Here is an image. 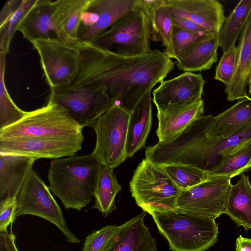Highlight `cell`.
Segmentation results:
<instances>
[{
    "mask_svg": "<svg viewBox=\"0 0 251 251\" xmlns=\"http://www.w3.org/2000/svg\"><path fill=\"white\" fill-rule=\"evenodd\" d=\"M169 11L186 18L217 35L226 17L223 5L216 0H162Z\"/></svg>",
    "mask_w": 251,
    "mask_h": 251,
    "instance_id": "obj_15",
    "label": "cell"
},
{
    "mask_svg": "<svg viewBox=\"0 0 251 251\" xmlns=\"http://www.w3.org/2000/svg\"><path fill=\"white\" fill-rule=\"evenodd\" d=\"M248 169H250L251 168V161L248 166Z\"/></svg>",
    "mask_w": 251,
    "mask_h": 251,
    "instance_id": "obj_42",
    "label": "cell"
},
{
    "mask_svg": "<svg viewBox=\"0 0 251 251\" xmlns=\"http://www.w3.org/2000/svg\"><path fill=\"white\" fill-rule=\"evenodd\" d=\"M37 0H24L18 9L6 21L0 25V52L7 55L15 33L25 15Z\"/></svg>",
    "mask_w": 251,
    "mask_h": 251,
    "instance_id": "obj_32",
    "label": "cell"
},
{
    "mask_svg": "<svg viewBox=\"0 0 251 251\" xmlns=\"http://www.w3.org/2000/svg\"><path fill=\"white\" fill-rule=\"evenodd\" d=\"M237 61V49L236 46L223 52L216 67L214 79L223 82L225 87L228 86L235 73Z\"/></svg>",
    "mask_w": 251,
    "mask_h": 251,
    "instance_id": "obj_35",
    "label": "cell"
},
{
    "mask_svg": "<svg viewBox=\"0 0 251 251\" xmlns=\"http://www.w3.org/2000/svg\"><path fill=\"white\" fill-rule=\"evenodd\" d=\"M231 178L226 176L210 177L206 181L182 191L177 209L216 219L226 214Z\"/></svg>",
    "mask_w": 251,
    "mask_h": 251,
    "instance_id": "obj_10",
    "label": "cell"
},
{
    "mask_svg": "<svg viewBox=\"0 0 251 251\" xmlns=\"http://www.w3.org/2000/svg\"><path fill=\"white\" fill-rule=\"evenodd\" d=\"M235 251H251V239L239 235L236 240Z\"/></svg>",
    "mask_w": 251,
    "mask_h": 251,
    "instance_id": "obj_40",
    "label": "cell"
},
{
    "mask_svg": "<svg viewBox=\"0 0 251 251\" xmlns=\"http://www.w3.org/2000/svg\"><path fill=\"white\" fill-rule=\"evenodd\" d=\"M151 91L140 100L130 113L127 128L126 152L131 157L145 146L152 123Z\"/></svg>",
    "mask_w": 251,
    "mask_h": 251,
    "instance_id": "obj_21",
    "label": "cell"
},
{
    "mask_svg": "<svg viewBox=\"0 0 251 251\" xmlns=\"http://www.w3.org/2000/svg\"><path fill=\"white\" fill-rule=\"evenodd\" d=\"M151 37L149 19L142 11L133 9L90 44L118 55L134 56L152 51Z\"/></svg>",
    "mask_w": 251,
    "mask_h": 251,
    "instance_id": "obj_6",
    "label": "cell"
},
{
    "mask_svg": "<svg viewBox=\"0 0 251 251\" xmlns=\"http://www.w3.org/2000/svg\"><path fill=\"white\" fill-rule=\"evenodd\" d=\"M83 140L84 136L0 139V153L23 155L37 159H56L75 155L81 149Z\"/></svg>",
    "mask_w": 251,
    "mask_h": 251,
    "instance_id": "obj_13",
    "label": "cell"
},
{
    "mask_svg": "<svg viewBox=\"0 0 251 251\" xmlns=\"http://www.w3.org/2000/svg\"><path fill=\"white\" fill-rule=\"evenodd\" d=\"M219 36L210 35L186 48L176 58V66L185 72L209 70L217 61Z\"/></svg>",
    "mask_w": 251,
    "mask_h": 251,
    "instance_id": "obj_22",
    "label": "cell"
},
{
    "mask_svg": "<svg viewBox=\"0 0 251 251\" xmlns=\"http://www.w3.org/2000/svg\"><path fill=\"white\" fill-rule=\"evenodd\" d=\"M120 228V226L108 225L94 230L86 237L82 251H103Z\"/></svg>",
    "mask_w": 251,
    "mask_h": 251,
    "instance_id": "obj_34",
    "label": "cell"
},
{
    "mask_svg": "<svg viewBox=\"0 0 251 251\" xmlns=\"http://www.w3.org/2000/svg\"><path fill=\"white\" fill-rule=\"evenodd\" d=\"M210 35H212L185 30L174 25L172 47L170 51L165 54L171 59H176L190 45Z\"/></svg>",
    "mask_w": 251,
    "mask_h": 251,
    "instance_id": "obj_33",
    "label": "cell"
},
{
    "mask_svg": "<svg viewBox=\"0 0 251 251\" xmlns=\"http://www.w3.org/2000/svg\"><path fill=\"white\" fill-rule=\"evenodd\" d=\"M150 215L172 251H205L217 241L214 219L177 209Z\"/></svg>",
    "mask_w": 251,
    "mask_h": 251,
    "instance_id": "obj_3",
    "label": "cell"
},
{
    "mask_svg": "<svg viewBox=\"0 0 251 251\" xmlns=\"http://www.w3.org/2000/svg\"><path fill=\"white\" fill-rule=\"evenodd\" d=\"M134 0H90L83 12L78 42L91 43L133 9Z\"/></svg>",
    "mask_w": 251,
    "mask_h": 251,
    "instance_id": "obj_14",
    "label": "cell"
},
{
    "mask_svg": "<svg viewBox=\"0 0 251 251\" xmlns=\"http://www.w3.org/2000/svg\"><path fill=\"white\" fill-rule=\"evenodd\" d=\"M251 12V0H241L223 24L218 34L219 47L224 52L235 46Z\"/></svg>",
    "mask_w": 251,
    "mask_h": 251,
    "instance_id": "obj_27",
    "label": "cell"
},
{
    "mask_svg": "<svg viewBox=\"0 0 251 251\" xmlns=\"http://www.w3.org/2000/svg\"><path fill=\"white\" fill-rule=\"evenodd\" d=\"M129 188L137 205L149 214L176 209L182 192L162 165L146 158L136 169Z\"/></svg>",
    "mask_w": 251,
    "mask_h": 251,
    "instance_id": "obj_4",
    "label": "cell"
},
{
    "mask_svg": "<svg viewBox=\"0 0 251 251\" xmlns=\"http://www.w3.org/2000/svg\"><path fill=\"white\" fill-rule=\"evenodd\" d=\"M90 0L54 1V19L60 40L75 45L78 42V32L81 16Z\"/></svg>",
    "mask_w": 251,
    "mask_h": 251,
    "instance_id": "obj_23",
    "label": "cell"
},
{
    "mask_svg": "<svg viewBox=\"0 0 251 251\" xmlns=\"http://www.w3.org/2000/svg\"><path fill=\"white\" fill-rule=\"evenodd\" d=\"M170 14L174 25H176L182 29L189 31L209 34L203 28L195 24L193 22L171 12Z\"/></svg>",
    "mask_w": 251,
    "mask_h": 251,
    "instance_id": "obj_37",
    "label": "cell"
},
{
    "mask_svg": "<svg viewBox=\"0 0 251 251\" xmlns=\"http://www.w3.org/2000/svg\"><path fill=\"white\" fill-rule=\"evenodd\" d=\"M175 184L182 191L188 190L207 180L208 171L185 164L161 165Z\"/></svg>",
    "mask_w": 251,
    "mask_h": 251,
    "instance_id": "obj_30",
    "label": "cell"
},
{
    "mask_svg": "<svg viewBox=\"0 0 251 251\" xmlns=\"http://www.w3.org/2000/svg\"><path fill=\"white\" fill-rule=\"evenodd\" d=\"M130 113L115 105L95 121L96 135L92 153L102 165L115 168L127 158L126 145Z\"/></svg>",
    "mask_w": 251,
    "mask_h": 251,
    "instance_id": "obj_7",
    "label": "cell"
},
{
    "mask_svg": "<svg viewBox=\"0 0 251 251\" xmlns=\"http://www.w3.org/2000/svg\"><path fill=\"white\" fill-rule=\"evenodd\" d=\"M248 86L249 87V94L251 95V71L248 80Z\"/></svg>",
    "mask_w": 251,
    "mask_h": 251,
    "instance_id": "obj_41",
    "label": "cell"
},
{
    "mask_svg": "<svg viewBox=\"0 0 251 251\" xmlns=\"http://www.w3.org/2000/svg\"><path fill=\"white\" fill-rule=\"evenodd\" d=\"M80 55L77 75L62 91L80 87L101 88L118 105L130 113L142 98L173 70L174 61L155 50L125 56L90 43L75 44Z\"/></svg>",
    "mask_w": 251,
    "mask_h": 251,
    "instance_id": "obj_1",
    "label": "cell"
},
{
    "mask_svg": "<svg viewBox=\"0 0 251 251\" xmlns=\"http://www.w3.org/2000/svg\"><path fill=\"white\" fill-rule=\"evenodd\" d=\"M226 214L246 231L251 229V184L249 176L243 173L237 183L231 185Z\"/></svg>",
    "mask_w": 251,
    "mask_h": 251,
    "instance_id": "obj_25",
    "label": "cell"
},
{
    "mask_svg": "<svg viewBox=\"0 0 251 251\" xmlns=\"http://www.w3.org/2000/svg\"><path fill=\"white\" fill-rule=\"evenodd\" d=\"M236 47L235 72L230 83L225 89L226 100L229 101L248 97L247 86L251 71V12L240 33Z\"/></svg>",
    "mask_w": 251,
    "mask_h": 251,
    "instance_id": "obj_20",
    "label": "cell"
},
{
    "mask_svg": "<svg viewBox=\"0 0 251 251\" xmlns=\"http://www.w3.org/2000/svg\"><path fill=\"white\" fill-rule=\"evenodd\" d=\"M143 212L120 225L103 251H157V242L145 224Z\"/></svg>",
    "mask_w": 251,
    "mask_h": 251,
    "instance_id": "obj_16",
    "label": "cell"
},
{
    "mask_svg": "<svg viewBox=\"0 0 251 251\" xmlns=\"http://www.w3.org/2000/svg\"><path fill=\"white\" fill-rule=\"evenodd\" d=\"M205 83L201 73L185 72L161 81L152 92L153 102L161 113L177 112L202 100Z\"/></svg>",
    "mask_w": 251,
    "mask_h": 251,
    "instance_id": "obj_12",
    "label": "cell"
},
{
    "mask_svg": "<svg viewBox=\"0 0 251 251\" xmlns=\"http://www.w3.org/2000/svg\"><path fill=\"white\" fill-rule=\"evenodd\" d=\"M17 197H11L0 201V232L7 231V227L16 218Z\"/></svg>",
    "mask_w": 251,
    "mask_h": 251,
    "instance_id": "obj_36",
    "label": "cell"
},
{
    "mask_svg": "<svg viewBox=\"0 0 251 251\" xmlns=\"http://www.w3.org/2000/svg\"><path fill=\"white\" fill-rule=\"evenodd\" d=\"M251 126V98L239 99L232 106L212 116L206 130L214 138H227Z\"/></svg>",
    "mask_w": 251,
    "mask_h": 251,
    "instance_id": "obj_17",
    "label": "cell"
},
{
    "mask_svg": "<svg viewBox=\"0 0 251 251\" xmlns=\"http://www.w3.org/2000/svg\"><path fill=\"white\" fill-rule=\"evenodd\" d=\"M6 55L0 52V130L18 122L27 113L13 101L5 83Z\"/></svg>",
    "mask_w": 251,
    "mask_h": 251,
    "instance_id": "obj_29",
    "label": "cell"
},
{
    "mask_svg": "<svg viewBox=\"0 0 251 251\" xmlns=\"http://www.w3.org/2000/svg\"><path fill=\"white\" fill-rule=\"evenodd\" d=\"M54 11V1L37 0L21 22L18 30L30 43L38 39L60 40L55 24Z\"/></svg>",
    "mask_w": 251,
    "mask_h": 251,
    "instance_id": "obj_18",
    "label": "cell"
},
{
    "mask_svg": "<svg viewBox=\"0 0 251 251\" xmlns=\"http://www.w3.org/2000/svg\"><path fill=\"white\" fill-rule=\"evenodd\" d=\"M31 43L40 57L50 90L69 86L79 71L80 55L76 46L57 38L38 39Z\"/></svg>",
    "mask_w": 251,
    "mask_h": 251,
    "instance_id": "obj_8",
    "label": "cell"
},
{
    "mask_svg": "<svg viewBox=\"0 0 251 251\" xmlns=\"http://www.w3.org/2000/svg\"><path fill=\"white\" fill-rule=\"evenodd\" d=\"M0 251H19L16 244L15 235L11 231L0 232Z\"/></svg>",
    "mask_w": 251,
    "mask_h": 251,
    "instance_id": "obj_39",
    "label": "cell"
},
{
    "mask_svg": "<svg viewBox=\"0 0 251 251\" xmlns=\"http://www.w3.org/2000/svg\"><path fill=\"white\" fill-rule=\"evenodd\" d=\"M37 158L0 153V201L17 197Z\"/></svg>",
    "mask_w": 251,
    "mask_h": 251,
    "instance_id": "obj_19",
    "label": "cell"
},
{
    "mask_svg": "<svg viewBox=\"0 0 251 251\" xmlns=\"http://www.w3.org/2000/svg\"><path fill=\"white\" fill-rule=\"evenodd\" d=\"M24 0H9L3 6L0 13V25L4 24L20 7Z\"/></svg>",
    "mask_w": 251,
    "mask_h": 251,
    "instance_id": "obj_38",
    "label": "cell"
},
{
    "mask_svg": "<svg viewBox=\"0 0 251 251\" xmlns=\"http://www.w3.org/2000/svg\"><path fill=\"white\" fill-rule=\"evenodd\" d=\"M101 165L92 153L53 159L48 172L50 190L66 208L80 211L94 197Z\"/></svg>",
    "mask_w": 251,
    "mask_h": 251,
    "instance_id": "obj_2",
    "label": "cell"
},
{
    "mask_svg": "<svg viewBox=\"0 0 251 251\" xmlns=\"http://www.w3.org/2000/svg\"><path fill=\"white\" fill-rule=\"evenodd\" d=\"M83 127L64 107L48 101L31 111L20 121L0 130V139L35 137L72 138L83 136Z\"/></svg>",
    "mask_w": 251,
    "mask_h": 251,
    "instance_id": "obj_5",
    "label": "cell"
},
{
    "mask_svg": "<svg viewBox=\"0 0 251 251\" xmlns=\"http://www.w3.org/2000/svg\"><path fill=\"white\" fill-rule=\"evenodd\" d=\"M16 217L31 215L42 218L53 224L63 234L66 241L77 244L78 239L68 228L61 209L47 186L33 169L17 197Z\"/></svg>",
    "mask_w": 251,
    "mask_h": 251,
    "instance_id": "obj_9",
    "label": "cell"
},
{
    "mask_svg": "<svg viewBox=\"0 0 251 251\" xmlns=\"http://www.w3.org/2000/svg\"><path fill=\"white\" fill-rule=\"evenodd\" d=\"M251 161V138H250L224 156L216 166L208 172L209 176H226L232 178L248 171Z\"/></svg>",
    "mask_w": 251,
    "mask_h": 251,
    "instance_id": "obj_28",
    "label": "cell"
},
{
    "mask_svg": "<svg viewBox=\"0 0 251 251\" xmlns=\"http://www.w3.org/2000/svg\"><path fill=\"white\" fill-rule=\"evenodd\" d=\"M48 101L65 108L83 127H92L100 116L115 105L101 88L94 87L50 90Z\"/></svg>",
    "mask_w": 251,
    "mask_h": 251,
    "instance_id": "obj_11",
    "label": "cell"
},
{
    "mask_svg": "<svg viewBox=\"0 0 251 251\" xmlns=\"http://www.w3.org/2000/svg\"><path fill=\"white\" fill-rule=\"evenodd\" d=\"M151 25V37L153 41H161L165 47L164 53L171 49L174 24L168 9L162 2L148 17Z\"/></svg>",
    "mask_w": 251,
    "mask_h": 251,
    "instance_id": "obj_31",
    "label": "cell"
},
{
    "mask_svg": "<svg viewBox=\"0 0 251 251\" xmlns=\"http://www.w3.org/2000/svg\"><path fill=\"white\" fill-rule=\"evenodd\" d=\"M203 112L202 100L173 113L163 114L157 111L158 127L156 134L159 142L167 143L173 140L203 115Z\"/></svg>",
    "mask_w": 251,
    "mask_h": 251,
    "instance_id": "obj_24",
    "label": "cell"
},
{
    "mask_svg": "<svg viewBox=\"0 0 251 251\" xmlns=\"http://www.w3.org/2000/svg\"><path fill=\"white\" fill-rule=\"evenodd\" d=\"M121 189L113 169L102 165L97 178L95 203L92 208L98 209L103 217L107 216L116 209L115 198Z\"/></svg>",
    "mask_w": 251,
    "mask_h": 251,
    "instance_id": "obj_26",
    "label": "cell"
}]
</instances>
